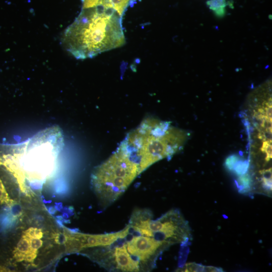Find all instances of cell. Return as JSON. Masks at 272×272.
<instances>
[{"label": "cell", "mask_w": 272, "mask_h": 272, "mask_svg": "<svg viewBox=\"0 0 272 272\" xmlns=\"http://www.w3.org/2000/svg\"><path fill=\"white\" fill-rule=\"evenodd\" d=\"M11 228L8 263L14 271L47 269L64 254L62 226L37 194L23 198Z\"/></svg>", "instance_id": "1"}, {"label": "cell", "mask_w": 272, "mask_h": 272, "mask_svg": "<svg viewBox=\"0 0 272 272\" xmlns=\"http://www.w3.org/2000/svg\"><path fill=\"white\" fill-rule=\"evenodd\" d=\"M63 146L60 128L43 129L25 142L0 145V167L13 178L21 194L31 196L29 183H43L55 174Z\"/></svg>", "instance_id": "2"}, {"label": "cell", "mask_w": 272, "mask_h": 272, "mask_svg": "<svg viewBox=\"0 0 272 272\" xmlns=\"http://www.w3.org/2000/svg\"><path fill=\"white\" fill-rule=\"evenodd\" d=\"M61 42L80 59L92 58L120 47L125 43L122 17L110 6L83 8L64 31Z\"/></svg>", "instance_id": "3"}, {"label": "cell", "mask_w": 272, "mask_h": 272, "mask_svg": "<svg viewBox=\"0 0 272 272\" xmlns=\"http://www.w3.org/2000/svg\"><path fill=\"white\" fill-rule=\"evenodd\" d=\"M188 136L166 122L150 119L129 133L120 146L138 164L140 174L155 162L175 153Z\"/></svg>", "instance_id": "4"}, {"label": "cell", "mask_w": 272, "mask_h": 272, "mask_svg": "<svg viewBox=\"0 0 272 272\" xmlns=\"http://www.w3.org/2000/svg\"><path fill=\"white\" fill-rule=\"evenodd\" d=\"M139 174L138 164L120 145L107 160L94 169L91 183L100 203L105 207L116 200Z\"/></svg>", "instance_id": "5"}, {"label": "cell", "mask_w": 272, "mask_h": 272, "mask_svg": "<svg viewBox=\"0 0 272 272\" xmlns=\"http://www.w3.org/2000/svg\"><path fill=\"white\" fill-rule=\"evenodd\" d=\"M152 217L148 209L136 210L127 225L136 234L153 237L169 246L190 239V226L179 210H171L155 220Z\"/></svg>", "instance_id": "6"}, {"label": "cell", "mask_w": 272, "mask_h": 272, "mask_svg": "<svg viewBox=\"0 0 272 272\" xmlns=\"http://www.w3.org/2000/svg\"><path fill=\"white\" fill-rule=\"evenodd\" d=\"M64 254L80 253L90 248L111 246L129 234L128 225L123 230L110 233L90 234L74 232L62 226Z\"/></svg>", "instance_id": "7"}, {"label": "cell", "mask_w": 272, "mask_h": 272, "mask_svg": "<svg viewBox=\"0 0 272 272\" xmlns=\"http://www.w3.org/2000/svg\"><path fill=\"white\" fill-rule=\"evenodd\" d=\"M124 243L128 252L140 262L143 271L153 268L158 256L170 246L153 237L138 234Z\"/></svg>", "instance_id": "8"}, {"label": "cell", "mask_w": 272, "mask_h": 272, "mask_svg": "<svg viewBox=\"0 0 272 272\" xmlns=\"http://www.w3.org/2000/svg\"><path fill=\"white\" fill-rule=\"evenodd\" d=\"M22 199L12 197L7 191L4 181L0 177V205L11 208L16 206H20Z\"/></svg>", "instance_id": "9"}, {"label": "cell", "mask_w": 272, "mask_h": 272, "mask_svg": "<svg viewBox=\"0 0 272 272\" xmlns=\"http://www.w3.org/2000/svg\"><path fill=\"white\" fill-rule=\"evenodd\" d=\"M239 191L242 193H248L253 189V180L252 176L247 172L239 175L236 181Z\"/></svg>", "instance_id": "10"}, {"label": "cell", "mask_w": 272, "mask_h": 272, "mask_svg": "<svg viewBox=\"0 0 272 272\" xmlns=\"http://www.w3.org/2000/svg\"><path fill=\"white\" fill-rule=\"evenodd\" d=\"M181 271H221V268L212 266H204L195 263H186L180 268Z\"/></svg>", "instance_id": "11"}, {"label": "cell", "mask_w": 272, "mask_h": 272, "mask_svg": "<svg viewBox=\"0 0 272 272\" xmlns=\"http://www.w3.org/2000/svg\"><path fill=\"white\" fill-rule=\"evenodd\" d=\"M207 4L218 15H222L225 13V0H210Z\"/></svg>", "instance_id": "12"}, {"label": "cell", "mask_w": 272, "mask_h": 272, "mask_svg": "<svg viewBox=\"0 0 272 272\" xmlns=\"http://www.w3.org/2000/svg\"><path fill=\"white\" fill-rule=\"evenodd\" d=\"M239 158L238 156L233 155L228 157L225 161V166L227 169L232 171L234 166L238 161Z\"/></svg>", "instance_id": "13"}, {"label": "cell", "mask_w": 272, "mask_h": 272, "mask_svg": "<svg viewBox=\"0 0 272 272\" xmlns=\"http://www.w3.org/2000/svg\"><path fill=\"white\" fill-rule=\"evenodd\" d=\"M125 1L129 2L130 3H132L133 2L135 1V0H125Z\"/></svg>", "instance_id": "14"}]
</instances>
